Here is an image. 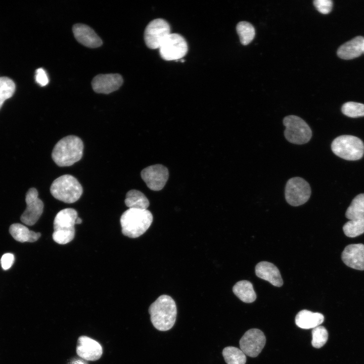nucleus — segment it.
<instances>
[{"label":"nucleus","mask_w":364,"mask_h":364,"mask_svg":"<svg viewBox=\"0 0 364 364\" xmlns=\"http://www.w3.org/2000/svg\"><path fill=\"white\" fill-rule=\"evenodd\" d=\"M151 321L154 327L161 331L170 330L174 325L176 314V305L169 296H160L149 308Z\"/></svg>","instance_id":"nucleus-1"},{"label":"nucleus","mask_w":364,"mask_h":364,"mask_svg":"<svg viewBox=\"0 0 364 364\" xmlns=\"http://www.w3.org/2000/svg\"><path fill=\"white\" fill-rule=\"evenodd\" d=\"M83 147V143L79 137L68 135L55 145L52 153V159L59 166H71L81 159Z\"/></svg>","instance_id":"nucleus-2"},{"label":"nucleus","mask_w":364,"mask_h":364,"mask_svg":"<svg viewBox=\"0 0 364 364\" xmlns=\"http://www.w3.org/2000/svg\"><path fill=\"white\" fill-rule=\"evenodd\" d=\"M153 221V215L147 209L129 208L120 217L122 234L136 238L144 234Z\"/></svg>","instance_id":"nucleus-3"},{"label":"nucleus","mask_w":364,"mask_h":364,"mask_svg":"<svg viewBox=\"0 0 364 364\" xmlns=\"http://www.w3.org/2000/svg\"><path fill=\"white\" fill-rule=\"evenodd\" d=\"M50 192L56 199L66 203H72L80 198L83 189L75 177L65 174L53 181L50 187Z\"/></svg>","instance_id":"nucleus-4"},{"label":"nucleus","mask_w":364,"mask_h":364,"mask_svg":"<svg viewBox=\"0 0 364 364\" xmlns=\"http://www.w3.org/2000/svg\"><path fill=\"white\" fill-rule=\"evenodd\" d=\"M331 149L337 156L347 160H357L364 153V144L357 137L343 135L337 137L332 143Z\"/></svg>","instance_id":"nucleus-5"},{"label":"nucleus","mask_w":364,"mask_h":364,"mask_svg":"<svg viewBox=\"0 0 364 364\" xmlns=\"http://www.w3.org/2000/svg\"><path fill=\"white\" fill-rule=\"evenodd\" d=\"M286 128L284 135L286 140L297 145L304 144L308 142L312 136V131L301 118L295 115H289L283 119Z\"/></svg>","instance_id":"nucleus-6"},{"label":"nucleus","mask_w":364,"mask_h":364,"mask_svg":"<svg viewBox=\"0 0 364 364\" xmlns=\"http://www.w3.org/2000/svg\"><path fill=\"white\" fill-rule=\"evenodd\" d=\"M311 195L309 184L303 178L294 177L289 179L286 185L285 196L290 205L298 206L305 203Z\"/></svg>","instance_id":"nucleus-7"},{"label":"nucleus","mask_w":364,"mask_h":364,"mask_svg":"<svg viewBox=\"0 0 364 364\" xmlns=\"http://www.w3.org/2000/svg\"><path fill=\"white\" fill-rule=\"evenodd\" d=\"M161 57L166 61H177L187 53L188 47L185 38L177 33H170L159 48Z\"/></svg>","instance_id":"nucleus-8"},{"label":"nucleus","mask_w":364,"mask_h":364,"mask_svg":"<svg viewBox=\"0 0 364 364\" xmlns=\"http://www.w3.org/2000/svg\"><path fill=\"white\" fill-rule=\"evenodd\" d=\"M170 33V25L166 20L160 18L153 20L145 30V43L150 49H159Z\"/></svg>","instance_id":"nucleus-9"},{"label":"nucleus","mask_w":364,"mask_h":364,"mask_svg":"<svg viewBox=\"0 0 364 364\" xmlns=\"http://www.w3.org/2000/svg\"><path fill=\"white\" fill-rule=\"evenodd\" d=\"M38 195V192L34 188L29 189L26 193V208L20 217L21 221L26 225H34L43 212V203Z\"/></svg>","instance_id":"nucleus-10"},{"label":"nucleus","mask_w":364,"mask_h":364,"mask_svg":"<svg viewBox=\"0 0 364 364\" xmlns=\"http://www.w3.org/2000/svg\"><path fill=\"white\" fill-rule=\"evenodd\" d=\"M266 342L264 333L257 329L248 330L241 338L240 349L247 355L255 357L262 351Z\"/></svg>","instance_id":"nucleus-11"},{"label":"nucleus","mask_w":364,"mask_h":364,"mask_svg":"<svg viewBox=\"0 0 364 364\" xmlns=\"http://www.w3.org/2000/svg\"><path fill=\"white\" fill-rule=\"evenodd\" d=\"M141 175L150 189L157 191L165 186L168 179L169 172L164 165L156 164L143 169Z\"/></svg>","instance_id":"nucleus-12"},{"label":"nucleus","mask_w":364,"mask_h":364,"mask_svg":"<svg viewBox=\"0 0 364 364\" xmlns=\"http://www.w3.org/2000/svg\"><path fill=\"white\" fill-rule=\"evenodd\" d=\"M123 82L119 74H99L93 78L92 85L96 93L108 94L118 89Z\"/></svg>","instance_id":"nucleus-13"},{"label":"nucleus","mask_w":364,"mask_h":364,"mask_svg":"<svg viewBox=\"0 0 364 364\" xmlns=\"http://www.w3.org/2000/svg\"><path fill=\"white\" fill-rule=\"evenodd\" d=\"M76 351L79 356L89 361L99 359L103 353L101 345L96 341L85 336H81L78 338Z\"/></svg>","instance_id":"nucleus-14"},{"label":"nucleus","mask_w":364,"mask_h":364,"mask_svg":"<svg viewBox=\"0 0 364 364\" xmlns=\"http://www.w3.org/2000/svg\"><path fill=\"white\" fill-rule=\"evenodd\" d=\"M341 258L348 266L357 270H364V245L350 244L343 251Z\"/></svg>","instance_id":"nucleus-15"},{"label":"nucleus","mask_w":364,"mask_h":364,"mask_svg":"<svg viewBox=\"0 0 364 364\" xmlns=\"http://www.w3.org/2000/svg\"><path fill=\"white\" fill-rule=\"evenodd\" d=\"M72 30L76 39L85 47L96 48L101 46L103 43L102 39L95 31L85 24H75Z\"/></svg>","instance_id":"nucleus-16"},{"label":"nucleus","mask_w":364,"mask_h":364,"mask_svg":"<svg viewBox=\"0 0 364 364\" xmlns=\"http://www.w3.org/2000/svg\"><path fill=\"white\" fill-rule=\"evenodd\" d=\"M256 276L267 281L276 287H281L283 284L280 272L276 266L267 261H261L255 266Z\"/></svg>","instance_id":"nucleus-17"},{"label":"nucleus","mask_w":364,"mask_h":364,"mask_svg":"<svg viewBox=\"0 0 364 364\" xmlns=\"http://www.w3.org/2000/svg\"><path fill=\"white\" fill-rule=\"evenodd\" d=\"M364 37L357 36L342 44L338 49V56L342 59L350 60L360 56L363 53Z\"/></svg>","instance_id":"nucleus-18"},{"label":"nucleus","mask_w":364,"mask_h":364,"mask_svg":"<svg viewBox=\"0 0 364 364\" xmlns=\"http://www.w3.org/2000/svg\"><path fill=\"white\" fill-rule=\"evenodd\" d=\"M77 217V212L73 208L61 210L54 218V231H75L74 225Z\"/></svg>","instance_id":"nucleus-19"},{"label":"nucleus","mask_w":364,"mask_h":364,"mask_svg":"<svg viewBox=\"0 0 364 364\" xmlns=\"http://www.w3.org/2000/svg\"><path fill=\"white\" fill-rule=\"evenodd\" d=\"M324 321L323 314L319 312L303 309L296 315L295 324L303 329H313L319 326Z\"/></svg>","instance_id":"nucleus-20"},{"label":"nucleus","mask_w":364,"mask_h":364,"mask_svg":"<svg viewBox=\"0 0 364 364\" xmlns=\"http://www.w3.org/2000/svg\"><path fill=\"white\" fill-rule=\"evenodd\" d=\"M9 232L13 238L20 242H34L41 236L40 233L30 231L26 226L20 223L11 225Z\"/></svg>","instance_id":"nucleus-21"},{"label":"nucleus","mask_w":364,"mask_h":364,"mask_svg":"<svg viewBox=\"0 0 364 364\" xmlns=\"http://www.w3.org/2000/svg\"><path fill=\"white\" fill-rule=\"evenodd\" d=\"M233 291L236 296L244 302L251 303L256 300V295L252 284L248 281L238 282L234 286Z\"/></svg>","instance_id":"nucleus-22"},{"label":"nucleus","mask_w":364,"mask_h":364,"mask_svg":"<svg viewBox=\"0 0 364 364\" xmlns=\"http://www.w3.org/2000/svg\"><path fill=\"white\" fill-rule=\"evenodd\" d=\"M124 202L129 208L140 209H147L150 204L146 196L136 190H131L126 193Z\"/></svg>","instance_id":"nucleus-23"},{"label":"nucleus","mask_w":364,"mask_h":364,"mask_svg":"<svg viewBox=\"0 0 364 364\" xmlns=\"http://www.w3.org/2000/svg\"><path fill=\"white\" fill-rule=\"evenodd\" d=\"M345 216L350 220L364 217V193L358 195L353 199Z\"/></svg>","instance_id":"nucleus-24"},{"label":"nucleus","mask_w":364,"mask_h":364,"mask_svg":"<svg viewBox=\"0 0 364 364\" xmlns=\"http://www.w3.org/2000/svg\"><path fill=\"white\" fill-rule=\"evenodd\" d=\"M222 355L227 364H245L246 362V354L241 349L235 347H225Z\"/></svg>","instance_id":"nucleus-25"},{"label":"nucleus","mask_w":364,"mask_h":364,"mask_svg":"<svg viewBox=\"0 0 364 364\" xmlns=\"http://www.w3.org/2000/svg\"><path fill=\"white\" fill-rule=\"evenodd\" d=\"M236 30L239 35L240 42L243 45H247L254 38L255 30L253 26L246 21H241L238 23Z\"/></svg>","instance_id":"nucleus-26"},{"label":"nucleus","mask_w":364,"mask_h":364,"mask_svg":"<svg viewBox=\"0 0 364 364\" xmlns=\"http://www.w3.org/2000/svg\"><path fill=\"white\" fill-rule=\"evenodd\" d=\"M345 235L350 238H354L364 233V217L350 220L343 226Z\"/></svg>","instance_id":"nucleus-27"},{"label":"nucleus","mask_w":364,"mask_h":364,"mask_svg":"<svg viewBox=\"0 0 364 364\" xmlns=\"http://www.w3.org/2000/svg\"><path fill=\"white\" fill-rule=\"evenodd\" d=\"M15 88V84L11 78L0 77V109L5 101L13 95Z\"/></svg>","instance_id":"nucleus-28"},{"label":"nucleus","mask_w":364,"mask_h":364,"mask_svg":"<svg viewBox=\"0 0 364 364\" xmlns=\"http://www.w3.org/2000/svg\"><path fill=\"white\" fill-rule=\"evenodd\" d=\"M341 111L344 115L349 117L364 116V104L354 102H348L343 105Z\"/></svg>","instance_id":"nucleus-29"},{"label":"nucleus","mask_w":364,"mask_h":364,"mask_svg":"<svg viewBox=\"0 0 364 364\" xmlns=\"http://www.w3.org/2000/svg\"><path fill=\"white\" fill-rule=\"evenodd\" d=\"M328 338V333L324 327L319 326L312 329L311 344L313 347H322L327 342Z\"/></svg>","instance_id":"nucleus-30"},{"label":"nucleus","mask_w":364,"mask_h":364,"mask_svg":"<svg viewBox=\"0 0 364 364\" xmlns=\"http://www.w3.org/2000/svg\"><path fill=\"white\" fill-rule=\"evenodd\" d=\"M75 231H54L52 237L59 244H66L71 242L75 236Z\"/></svg>","instance_id":"nucleus-31"},{"label":"nucleus","mask_w":364,"mask_h":364,"mask_svg":"<svg viewBox=\"0 0 364 364\" xmlns=\"http://www.w3.org/2000/svg\"><path fill=\"white\" fill-rule=\"evenodd\" d=\"M313 5L319 12L327 14L332 10L333 2L331 0H314Z\"/></svg>","instance_id":"nucleus-32"},{"label":"nucleus","mask_w":364,"mask_h":364,"mask_svg":"<svg viewBox=\"0 0 364 364\" xmlns=\"http://www.w3.org/2000/svg\"><path fill=\"white\" fill-rule=\"evenodd\" d=\"M35 79L36 82L41 86L47 85L49 82V79L45 70L42 68L36 70Z\"/></svg>","instance_id":"nucleus-33"},{"label":"nucleus","mask_w":364,"mask_h":364,"mask_svg":"<svg viewBox=\"0 0 364 364\" xmlns=\"http://www.w3.org/2000/svg\"><path fill=\"white\" fill-rule=\"evenodd\" d=\"M14 261V256L13 254L8 253L4 254L1 259V263L2 268L4 270L9 269L13 265Z\"/></svg>","instance_id":"nucleus-34"},{"label":"nucleus","mask_w":364,"mask_h":364,"mask_svg":"<svg viewBox=\"0 0 364 364\" xmlns=\"http://www.w3.org/2000/svg\"><path fill=\"white\" fill-rule=\"evenodd\" d=\"M82 222V220L80 218L78 217L76 220L75 224H79Z\"/></svg>","instance_id":"nucleus-35"},{"label":"nucleus","mask_w":364,"mask_h":364,"mask_svg":"<svg viewBox=\"0 0 364 364\" xmlns=\"http://www.w3.org/2000/svg\"><path fill=\"white\" fill-rule=\"evenodd\" d=\"M72 364H84V362L81 361H75V362H73Z\"/></svg>","instance_id":"nucleus-36"},{"label":"nucleus","mask_w":364,"mask_h":364,"mask_svg":"<svg viewBox=\"0 0 364 364\" xmlns=\"http://www.w3.org/2000/svg\"><path fill=\"white\" fill-rule=\"evenodd\" d=\"M363 53H364V41H363Z\"/></svg>","instance_id":"nucleus-37"}]
</instances>
